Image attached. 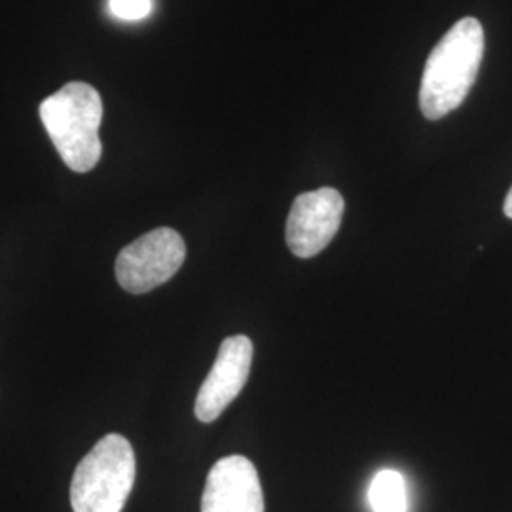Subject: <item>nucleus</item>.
I'll use <instances>...</instances> for the list:
<instances>
[{"label":"nucleus","instance_id":"f257e3e1","mask_svg":"<svg viewBox=\"0 0 512 512\" xmlns=\"http://www.w3.org/2000/svg\"><path fill=\"white\" fill-rule=\"evenodd\" d=\"M484 57V29L475 18L458 21L429 55L420 86V109L440 120L458 109L475 84Z\"/></svg>","mask_w":512,"mask_h":512},{"label":"nucleus","instance_id":"f03ea898","mask_svg":"<svg viewBox=\"0 0 512 512\" xmlns=\"http://www.w3.org/2000/svg\"><path fill=\"white\" fill-rule=\"evenodd\" d=\"M40 120L69 169L88 173L99 164L103 101L93 86L84 82L63 86L40 103Z\"/></svg>","mask_w":512,"mask_h":512},{"label":"nucleus","instance_id":"7ed1b4c3","mask_svg":"<svg viewBox=\"0 0 512 512\" xmlns=\"http://www.w3.org/2000/svg\"><path fill=\"white\" fill-rule=\"evenodd\" d=\"M137 461L129 440L107 435L82 459L71 482L74 512H122L135 484Z\"/></svg>","mask_w":512,"mask_h":512},{"label":"nucleus","instance_id":"20e7f679","mask_svg":"<svg viewBox=\"0 0 512 512\" xmlns=\"http://www.w3.org/2000/svg\"><path fill=\"white\" fill-rule=\"evenodd\" d=\"M186 245L173 228H156L135 239L116 258V279L124 291L145 294L181 270Z\"/></svg>","mask_w":512,"mask_h":512},{"label":"nucleus","instance_id":"39448f33","mask_svg":"<svg viewBox=\"0 0 512 512\" xmlns=\"http://www.w3.org/2000/svg\"><path fill=\"white\" fill-rule=\"evenodd\" d=\"M344 198L334 188L300 194L287 219V245L298 258L319 255L340 230Z\"/></svg>","mask_w":512,"mask_h":512},{"label":"nucleus","instance_id":"423d86ee","mask_svg":"<svg viewBox=\"0 0 512 512\" xmlns=\"http://www.w3.org/2000/svg\"><path fill=\"white\" fill-rule=\"evenodd\" d=\"M253 342L238 334L220 344L219 355L196 397V418L202 423L217 420L236 401L249 380L253 365Z\"/></svg>","mask_w":512,"mask_h":512},{"label":"nucleus","instance_id":"0eeeda50","mask_svg":"<svg viewBox=\"0 0 512 512\" xmlns=\"http://www.w3.org/2000/svg\"><path fill=\"white\" fill-rule=\"evenodd\" d=\"M202 512H264L262 484L251 459L228 456L211 467Z\"/></svg>","mask_w":512,"mask_h":512},{"label":"nucleus","instance_id":"6e6552de","mask_svg":"<svg viewBox=\"0 0 512 512\" xmlns=\"http://www.w3.org/2000/svg\"><path fill=\"white\" fill-rule=\"evenodd\" d=\"M368 503L374 512H408V494L403 475L384 469L372 478Z\"/></svg>","mask_w":512,"mask_h":512},{"label":"nucleus","instance_id":"1a4fd4ad","mask_svg":"<svg viewBox=\"0 0 512 512\" xmlns=\"http://www.w3.org/2000/svg\"><path fill=\"white\" fill-rule=\"evenodd\" d=\"M152 0H109L110 14L124 21H137L150 16Z\"/></svg>","mask_w":512,"mask_h":512},{"label":"nucleus","instance_id":"9d476101","mask_svg":"<svg viewBox=\"0 0 512 512\" xmlns=\"http://www.w3.org/2000/svg\"><path fill=\"white\" fill-rule=\"evenodd\" d=\"M503 211H505V215L512 219V186L511 190H509V194H507V198H505V205H503Z\"/></svg>","mask_w":512,"mask_h":512}]
</instances>
